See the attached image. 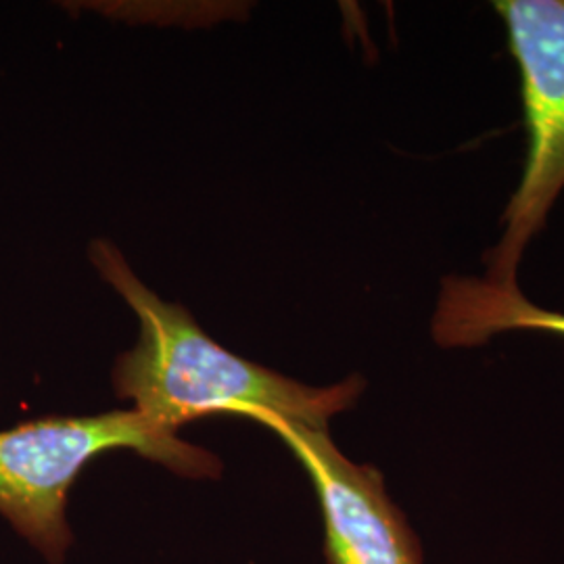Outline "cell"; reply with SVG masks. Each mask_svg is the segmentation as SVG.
<instances>
[{
  "instance_id": "3957f363",
  "label": "cell",
  "mask_w": 564,
  "mask_h": 564,
  "mask_svg": "<svg viewBox=\"0 0 564 564\" xmlns=\"http://www.w3.org/2000/svg\"><path fill=\"white\" fill-rule=\"evenodd\" d=\"M494 9L521 72L529 149L502 216L505 232L485 258L484 279L514 289L527 245L564 191V0H500Z\"/></svg>"
},
{
  "instance_id": "6da1fadb",
  "label": "cell",
  "mask_w": 564,
  "mask_h": 564,
  "mask_svg": "<svg viewBox=\"0 0 564 564\" xmlns=\"http://www.w3.org/2000/svg\"><path fill=\"white\" fill-rule=\"evenodd\" d=\"M90 262L139 318V341L116 360L113 389L167 433L218 414L326 429L362 395L360 377L310 387L230 354L182 305L153 293L111 241L90 242Z\"/></svg>"
},
{
  "instance_id": "5b68a950",
  "label": "cell",
  "mask_w": 564,
  "mask_h": 564,
  "mask_svg": "<svg viewBox=\"0 0 564 564\" xmlns=\"http://www.w3.org/2000/svg\"><path fill=\"white\" fill-rule=\"evenodd\" d=\"M508 330L564 337V314L529 302L519 286L505 289L481 276H445L431 333L442 347H475Z\"/></svg>"
},
{
  "instance_id": "7a4b0ae2",
  "label": "cell",
  "mask_w": 564,
  "mask_h": 564,
  "mask_svg": "<svg viewBox=\"0 0 564 564\" xmlns=\"http://www.w3.org/2000/svg\"><path fill=\"white\" fill-rule=\"evenodd\" d=\"M113 449H132L186 479L223 475L218 456L182 442L134 410L46 416L0 431V517L46 563H63L74 544L67 523L69 489L86 464Z\"/></svg>"
},
{
  "instance_id": "277c9868",
  "label": "cell",
  "mask_w": 564,
  "mask_h": 564,
  "mask_svg": "<svg viewBox=\"0 0 564 564\" xmlns=\"http://www.w3.org/2000/svg\"><path fill=\"white\" fill-rule=\"evenodd\" d=\"M253 421L274 431L310 475L323 510L326 563L423 564L419 540L375 466L343 456L326 429L270 414Z\"/></svg>"
}]
</instances>
